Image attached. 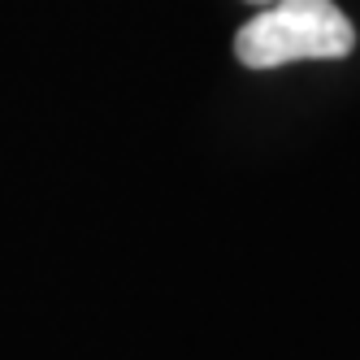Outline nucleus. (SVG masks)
<instances>
[{"label": "nucleus", "mask_w": 360, "mask_h": 360, "mask_svg": "<svg viewBox=\"0 0 360 360\" xmlns=\"http://www.w3.org/2000/svg\"><path fill=\"white\" fill-rule=\"evenodd\" d=\"M356 27L330 0H274L235 35V57L248 70H274L304 57H347Z\"/></svg>", "instance_id": "1"}, {"label": "nucleus", "mask_w": 360, "mask_h": 360, "mask_svg": "<svg viewBox=\"0 0 360 360\" xmlns=\"http://www.w3.org/2000/svg\"><path fill=\"white\" fill-rule=\"evenodd\" d=\"M252 5H274V0H252Z\"/></svg>", "instance_id": "2"}]
</instances>
